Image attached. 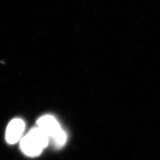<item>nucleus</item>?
Here are the masks:
<instances>
[{
	"mask_svg": "<svg viewBox=\"0 0 160 160\" xmlns=\"http://www.w3.org/2000/svg\"><path fill=\"white\" fill-rule=\"evenodd\" d=\"M49 138L39 128H33L20 139V149L24 154L30 157H36L41 154L48 145Z\"/></svg>",
	"mask_w": 160,
	"mask_h": 160,
	"instance_id": "1",
	"label": "nucleus"
},
{
	"mask_svg": "<svg viewBox=\"0 0 160 160\" xmlns=\"http://www.w3.org/2000/svg\"><path fill=\"white\" fill-rule=\"evenodd\" d=\"M37 127L45 133L53 145L61 148L68 139L67 133L62 128L58 121L51 115H45L37 120Z\"/></svg>",
	"mask_w": 160,
	"mask_h": 160,
	"instance_id": "2",
	"label": "nucleus"
},
{
	"mask_svg": "<svg viewBox=\"0 0 160 160\" xmlns=\"http://www.w3.org/2000/svg\"><path fill=\"white\" fill-rule=\"evenodd\" d=\"M25 128V122L16 118L10 122L5 132V139L8 144H15L22 139Z\"/></svg>",
	"mask_w": 160,
	"mask_h": 160,
	"instance_id": "3",
	"label": "nucleus"
}]
</instances>
